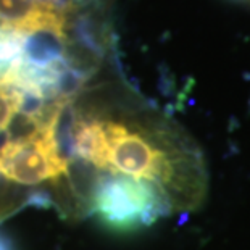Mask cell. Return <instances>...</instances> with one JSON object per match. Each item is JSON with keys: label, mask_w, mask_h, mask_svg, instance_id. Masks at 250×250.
I'll use <instances>...</instances> for the list:
<instances>
[{"label": "cell", "mask_w": 250, "mask_h": 250, "mask_svg": "<svg viewBox=\"0 0 250 250\" xmlns=\"http://www.w3.org/2000/svg\"><path fill=\"white\" fill-rule=\"evenodd\" d=\"M66 152L76 213L89 211L90 194L105 179L153 190L171 213L194 210L205 199L202 153L176 125L152 110L102 115L74 107Z\"/></svg>", "instance_id": "1"}, {"label": "cell", "mask_w": 250, "mask_h": 250, "mask_svg": "<svg viewBox=\"0 0 250 250\" xmlns=\"http://www.w3.org/2000/svg\"><path fill=\"white\" fill-rule=\"evenodd\" d=\"M41 3L42 0H0V23L24 33L26 26L41 8Z\"/></svg>", "instance_id": "2"}, {"label": "cell", "mask_w": 250, "mask_h": 250, "mask_svg": "<svg viewBox=\"0 0 250 250\" xmlns=\"http://www.w3.org/2000/svg\"><path fill=\"white\" fill-rule=\"evenodd\" d=\"M66 2V8H78V7H84V5H89L92 2H99V0H65Z\"/></svg>", "instance_id": "3"}, {"label": "cell", "mask_w": 250, "mask_h": 250, "mask_svg": "<svg viewBox=\"0 0 250 250\" xmlns=\"http://www.w3.org/2000/svg\"><path fill=\"white\" fill-rule=\"evenodd\" d=\"M0 250H8V249H7V246H5V244H3L2 241H0Z\"/></svg>", "instance_id": "4"}]
</instances>
